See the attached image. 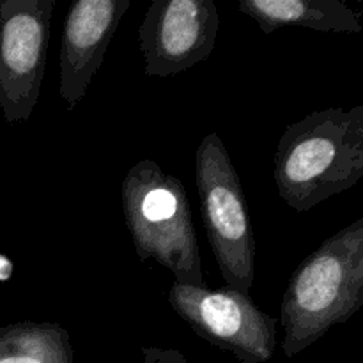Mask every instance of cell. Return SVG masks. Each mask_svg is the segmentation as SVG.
<instances>
[{"label": "cell", "mask_w": 363, "mask_h": 363, "mask_svg": "<svg viewBox=\"0 0 363 363\" xmlns=\"http://www.w3.org/2000/svg\"><path fill=\"white\" fill-rule=\"evenodd\" d=\"M280 199L307 213L363 177V105L312 112L287 126L277 145Z\"/></svg>", "instance_id": "1"}, {"label": "cell", "mask_w": 363, "mask_h": 363, "mask_svg": "<svg viewBox=\"0 0 363 363\" xmlns=\"http://www.w3.org/2000/svg\"><path fill=\"white\" fill-rule=\"evenodd\" d=\"M363 305V216L298 264L280 303L282 351L294 358Z\"/></svg>", "instance_id": "2"}, {"label": "cell", "mask_w": 363, "mask_h": 363, "mask_svg": "<svg viewBox=\"0 0 363 363\" xmlns=\"http://www.w3.org/2000/svg\"><path fill=\"white\" fill-rule=\"evenodd\" d=\"M124 222L138 261L155 259L176 282L206 287L194 216L183 181L152 160L128 170L123 184Z\"/></svg>", "instance_id": "3"}, {"label": "cell", "mask_w": 363, "mask_h": 363, "mask_svg": "<svg viewBox=\"0 0 363 363\" xmlns=\"http://www.w3.org/2000/svg\"><path fill=\"white\" fill-rule=\"evenodd\" d=\"M195 184L206 234L227 287L250 294L255 236L240 174L218 133L206 135L199 144Z\"/></svg>", "instance_id": "4"}, {"label": "cell", "mask_w": 363, "mask_h": 363, "mask_svg": "<svg viewBox=\"0 0 363 363\" xmlns=\"http://www.w3.org/2000/svg\"><path fill=\"white\" fill-rule=\"evenodd\" d=\"M172 311L201 337L241 363H264L277 347V321L254 303L250 294L211 291L174 282L167 294Z\"/></svg>", "instance_id": "5"}, {"label": "cell", "mask_w": 363, "mask_h": 363, "mask_svg": "<svg viewBox=\"0 0 363 363\" xmlns=\"http://www.w3.org/2000/svg\"><path fill=\"white\" fill-rule=\"evenodd\" d=\"M55 0H0V110L9 124L30 119L46 67Z\"/></svg>", "instance_id": "6"}, {"label": "cell", "mask_w": 363, "mask_h": 363, "mask_svg": "<svg viewBox=\"0 0 363 363\" xmlns=\"http://www.w3.org/2000/svg\"><path fill=\"white\" fill-rule=\"evenodd\" d=\"M220 14L215 0H155L138 27L145 77H174L209 59Z\"/></svg>", "instance_id": "7"}, {"label": "cell", "mask_w": 363, "mask_h": 363, "mask_svg": "<svg viewBox=\"0 0 363 363\" xmlns=\"http://www.w3.org/2000/svg\"><path fill=\"white\" fill-rule=\"evenodd\" d=\"M130 0H78L64 18L60 39V98L73 112L101 67Z\"/></svg>", "instance_id": "8"}, {"label": "cell", "mask_w": 363, "mask_h": 363, "mask_svg": "<svg viewBox=\"0 0 363 363\" xmlns=\"http://www.w3.org/2000/svg\"><path fill=\"white\" fill-rule=\"evenodd\" d=\"M238 11L257 21L264 34L284 27L358 34L362 13L340 0H240Z\"/></svg>", "instance_id": "9"}, {"label": "cell", "mask_w": 363, "mask_h": 363, "mask_svg": "<svg viewBox=\"0 0 363 363\" xmlns=\"http://www.w3.org/2000/svg\"><path fill=\"white\" fill-rule=\"evenodd\" d=\"M69 332L59 323L0 326V363H73Z\"/></svg>", "instance_id": "10"}, {"label": "cell", "mask_w": 363, "mask_h": 363, "mask_svg": "<svg viewBox=\"0 0 363 363\" xmlns=\"http://www.w3.org/2000/svg\"><path fill=\"white\" fill-rule=\"evenodd\" d=\"M140 363H191L177 350H162V347H142Z\"/></svg>", "instance_id": "11"}]
</instances>
